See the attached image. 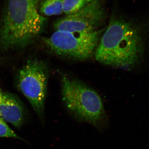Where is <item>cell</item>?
Segmentation results:
<instances>
[{"label":"cell","instance_id":"7","mask_svg":"<svg viewBox=\"0 0 149 149\" xmlns=\"http://www.w3.org/2000/svg\"><path fill=\"white\" fill-rule=\"evenodd\" d=\"M0 116L17 127L21 126L24 119V112L18 99L12 94L3 93L0 103Z\"/></svg>","mask_w":149,"mask_h":149},{"label":"cell","instance_id":"1","mask_svg":"<svg viewBox=\"0 0 149 149\" xmlns=\"http://www.w3.org/2000/svg\"><path fill=\"white\" fill-rule=\"evenodd\" d=\"M144 51V40L139 28L123 19L113 17L96 49L95 57L107 65L129 68L139 63Z\"/></svg>","mask_w":149,"mask_h":149},{"label":"cell","instance_id":"9","mask_svg":"<svg viewBox=\"0 0 149 149\" xmlns=\"http://www.w3.org/2000/svg\"><path fill=\"white\" fill-rule=\"evenodd\" d=\"M92 0H64L63 13L66 15L75 13L87 5Z\"/></svg>","mask_w":149,"mask_h":149},{"label":"cell","instance_id":"2","mask_svg":"<svg viewBox=\"0 0 149 149\" xmlns=\"http://www.w3.org/2000/svg\"><path fill=\"white\" fill-rule=\"evenodd\" d=\"M41 1L8 0L0 30L3 49H23L40 34L47 20L38 12Z\"/></svg>","mask_w":149,"mask_h":149},{"label":"cell","instance_id":"5","mask_svg":"<svg viewBox=\"0 0 149 149\" xmlns=\"http://www.w3.org/2000/svg\"><path fill=\"white\" fill-rule=\"evenodd\" d=\"M47 74L46 65L37 60L27 62L19 73V88L40 116L44 112Z\"/></svg>","mask_w":149,"mask_h":149},{"label":"cell","instance_id":"10","mask_svg":"<svg viewBox=\"0 0 149 149\" xmlns=\"http://www.w3.org/2000/svg\"><path fill=\"white\" fill-rule=\"evenodd\" d=\"M0 137L21 139L6 123L5 120L0 116Z\"/></svg>","mask_w":149,"mask_h":149},{"label":"cell","instance_id":"8","mask_svg":"<svg viewBox=\"0 0 149 149\" xmlns=\"http://www.w3.org/2000/svg\"><path fill=\"white\" fill-rule=\"evenodd\" d=\"M64 0H44L40 5L41 13L47 16L59 15L63 13Z\"/></svg>","mask_w":149,"mask_h":149},{"label":"cell","instance_id":"11","mask_svg":"<svg viewBox=\"0 0 149 149\" xmlns=\"http://www.w3.org/2000/svg\"><path fill=\"white\" fill-rule=\"evenodd\" d=\"M3 98V93H1V90H0V103L2 102Z\"/></svg>","mask_w":149,"mask_h":149},{"label":"cell","instance_id":"4","mask_svg":"<svg viewBox=\"0 0 149 149\" xmlns=\"http://www.w3.org/2000/svg\"><path fill=\"white\" fill-rule=\"evenodd\" d=\"M101 30L78 33L56 30L43 41L59 55L79 60L87 59L92 55L98 42Z\"/></svg>","mask_w":149,"mask_h":149},{"label":"cell","instance_id":"6","mask_svg":"<svg viewBox=\"0 0 149 149\" xmlns=\"http://www.w3.org/2000/svg\"><path fill=\"white\" fill-rule=\"evenodd\" d=\"M106 16L105 0H92L77 12L57 20L54 27L56 31L89 33L97 30Z\"/></svg>","mask_w":149,"mask_h":149},{"label":"cell","instance_id":"3","mask_svg":"<svg viewBox=\"0 0 149 149\" xmlns=\"http://www.w3.org/2000/svg\"><path fill=\"white\" fill-rule=\"evenodd\" d=\"M62 95L67 109L79 120L97 126L104 118L105 112L100 97L83 83L63 77Z\"/></svg>","mask_w":149,"mask_h":149}]
</instances>
